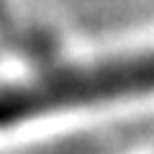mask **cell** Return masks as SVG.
<instances>
[{
    "label": "cell",
    "instance_id": "obj_1",
    "mask_svg": "<svg viewBox=\"0 0 154 154\" xmlns=\"http://www.w3.org/2000/svg\"><path fill=\"white\" fill-rule=\"evenodd\" d=\"M154 95V46L51 64L0 88V131Z\"/></svg>",
    "mask_w": 154,
    "mask_h": 154
}]
</instances>
